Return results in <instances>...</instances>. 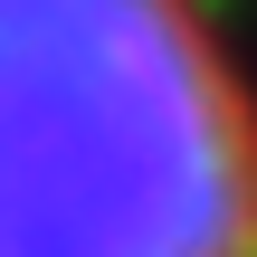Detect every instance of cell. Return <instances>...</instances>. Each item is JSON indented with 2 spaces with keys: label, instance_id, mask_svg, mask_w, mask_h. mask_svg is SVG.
Returning a JSON list of instances; mask_svg holds the SVG:
<instances>
[{
  "label": "cell",
  "instance_id": "obj_1",
  "mask_svg": "<svg viewBox=\"0 0 257 257\" xmlns=\"http://www.w3.org/2000/svg\"><path fill=\"white\" fill-rule=\"evenodd\" d=\"M0 257H257V105L200 0H0Z\"/></svg>",
  "mask_w": 257,
  "mask_h": 257
}]
</instances>
